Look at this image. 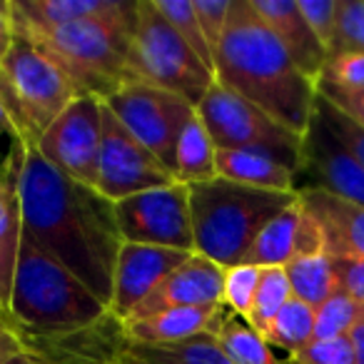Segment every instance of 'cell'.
I'll return each mask as SVG.
<instances>
[{"mask_svg": "<svg viewBox=\"0 0 364 364\" xmlns=\"http://www.w3.org/2000/svg\"><path fill=\"white\" fill-rule=\"evenodd\" d=\"M18 198L23 240L70 269L110 309L112 274L122 247L115 203L58 172L33 145H21Z\"/></svg>", "mask_w": 364, "mask_h": 364, "instance_id": "obj_1", "label": "cell"}, {"mask_svg": "<svg viewBox=\"0 0 364 364\" xmlns=\"http://www.w3.org/2000/svg\"><path fill=\"white\" fill-rule=\"evenodd\" d=\"M215 80L304 137L314 115L317 85L302 75L250 0H232L215 55Z\"/></svg>", "mask_w": 364, "mask_h": 364, "instance_id": "obj_2", "label": "cell"}, {"mask_svg": "<svg viewBox=\"0 0 364 364\" xmlns=\"http://www.w3.org/2000/svg\"><path fill=\"white\" fill-rule=\"evenodd\" d=\"M13 11V8H11ZM137 0H122L112 13L58 28L16 23V33L38 46L77 87L80 95L107 100L127 85V50L135 28Z\"/></svg>", "mask_w": 364, "mask_h": 364, "instance_id": "obj_3", "label": "cell"}, {"mask_svg": "<svg viewBox=\"0 0 364 364\" xmlns=\"http://www.w3.org/2000/svg\"><path fill=\"white\" fill-rule=\"evenodd\" d=\"M8 314L31 344L80 334L112 317L90 287L28 240L18 255Z\"/></svg>", "mask_w": 364, "mask_h": 364, "instance_id": "obj_4", "label": "cell"}, {"mask_svg": "<svg viewBox=\"0 0 364 364\" xmlns=\"http://www.w3.org/2000/svg\"><path fill=\"white\" fill-rule=\"evenodd\" d=\"M188 198L195 252L228 269L245 262V255L250 252L264 225L289 208L297 200V193L245 188L237 182L215 177L188 185Z\"/></svg>", "mask_w": 364, "mask_h": 364, "instance_id": "obj_5", "label": "cell"}, {"mask_svg": "<svg viewBox=\"0 0 364 364\" xmlns=\"http://www.w3.org/2000/svg\"><path fill=\"white\" fill-rule=\"evenodd\" d=\"M80 92L70 77L38 46L16 33L11 53L0 65V100L11 117L13 137L36 145Z\"/></svg>", "mask_w": 364, "mask_h": 364, "instance_id": "obj_6", "label": "cell"}, {"mask_svg": "<svg viewBox=\"0 0 364 364\" xmlns=\"http://www.w3.org/2000/svg\"><path fill=\"white\" fill-rule=\"evenodd\" d=\"M127 82H145L175 92L198 107L215 85V73L172 31L152 0H137L127 50Z\"/></svg>", "mask_w": 364, "mask_h": 364, "instance_id": "obj_7", "label": "cell"}, {"mask_svg": "<svg viewBox=\"0 0 364 364\" xmlns=\"http://www.w3.org/2000/svg\"><path fill=\"white\" fill-rule=\"evenodd\" d=\"M198 115L205 122L215 147L259 152L297 175L302 165V135L287 130L277 120L255 107L245 97L230 92L218 80L200 100Z\"/></svg>", "mask_w": 364, "mask_h": 364, "instance_id": "obj_8", "label": "cell"}, {"mask_svg": "<svg viewBox=\"0 0 364 364\" xmlns=\"http://www.w3.org/2000/svg\"><path fill=\"white\" fill-rule=\"evenodd\" d=\"M102 102L172 172L177 140L198 107L175 92L145 82H127Z\"/></svg>", "mask_w": 364, "mask_h": 364, "instance_id": "obj_9", "label": "cell"}, {"mask_svg": "<svg viewBox=\"0 0 364 364\" xmlns=\"http://www.w3.org/2000/svg\"><path fill=\"white\" fill-rule=\"evenodd\" d=\"M115 220L122 242L195 252L188 185L172 182L120 200L115 203Z\"/></svg>", "mask_w": 364, "mask_h": 364, "instance_id": "obj_10", "label": "cell"}, {"mask_svg": "<svg viewBox=\"0 0 364 364\" xmlns=\"http://www.w3.org/2000/svg\"><path fill=\"white\" fill-rule=\"evenodd\" d=\"M102 142V100L80 95L43 132L36 150L70 180L97 188Z\"/></svg>", "mask_w": 364, "mask_h": 364, "instance_id": "obj_11", "label": "cell"}, {"mask_svg": "<svg viewBox=\"0 0 364 364\" xmlns=\"http://www.w3.org/2000/svg\"><path fill=\"white\" fill-rule=\"evenodd\" d=\"M172 172L112 115L102 102V142L97 193L110 203H120L137 193L172 185Z\"/></svg>", "mask_w": 364, "mask_h": 364, "instance_id": "obj_12", "label": "cell"}, {"mask_svg": "<svg viewBox=\"0 0 364 364\" xmlns=\"http://www.w3.org/2000/svg\"><path fill=\"white\" fill-rule=\"evenodd\" d=\"M297 180H304L302 188L322 190L364 208V167L322 120L317 107L302 137V165Z\"/></svg>", "mask_w": 364, "mask_h": 364, "instance_id": "obj_13", "label": "cell"}, {"mask_svg": "<svg viewBox=\"0 0 364 364\" xmlns=\"http://www.w3.org/2000/svg\"><path fill=\"white\" fill-rule=\"evenodd\" d=\"M193 252L180 250L152 247V245L122 242L120 255L112 274L110 314L117 322L130 319V314L140 307V302L172 272L180 267Z\"/></svg>", "mask_w": 364, "mask_h": 364, "instance_id": "obj_14", "label": "cell"}, {"mask_svg": "<svg viewBox=\"0 0 364 364\" xmlns=\"http://www.w3.org/2000/svg\"><path fill=\"white\" fill-rule=\"evenodd\" d=\"M225 267L208 259L205 255L193 252L177 269H172L150 294L140 302V307L130 314V319H140L147 314L175 307H210L225 304ZM127 322V319H125Z\"/></svg>", "mask_w": 364, "mask_h": 364, "instance_id": "obj_15", "label": "cell"}, {"mask_svg": "<svg viewBox=\"0 0 364 364\" xmlns=\"http://www.w3.org/2000/svg\"><path fill=\"white\" fill-rule=\"evenodd\" d=\"M250 6L279 41V46L287 50L302 75H307L317 85L329 60V53L309 31L307 21L297 8V0H250Z\"/></svg>", "mask_w": 364, "mask_h": 364, "instance_id": "obj_16", "label": "cell"}, {"mask_svg": "<svg viewBox=\"0 0 364 364\" xmlns=\"http://www.w3.org/2000/svg\"><path fill=\"white\" fill-rule=\"evenodd\" d=\"M297 195L322 230L324 252L329 257L364 262V208L312 188L297 190Z\"/></svg>", "mask_w": 364, "mask_h": 364, "instance_id": "obj_17", "label": "cell"}, {"mask_svg": "<svg viewBox=\"0 0 364 364\" xmlns=\"http://www.w3.org/2000/svg\"><path fill=\"white\" fill-rule=\"evenodd\" d=\"M230 309L225 304H210V307H175L162 312L147 314L140 319L120 322L122 339L140 344H172L185 339L215 334Z\"/></svg>", "mask_w": 364, "mask_h": 364, "instance_id": "obj_18", "label": "cell"}, {"mask_svg": "<svg viewBox=\"0 0 364 364\" xmlns=\"http://www.w3.org/2000/svg\"><path fill=\"white\" fill-rule=\"evenodd\" d=\"M18 172H21V142L13 137L11 155H8V160H3V185H0V309H6V312L11 304L18 255H21L23 245Z\"/></svg>", "mask_w": 364, "mask_h": 364, "instance_id": "obj_19", "label": "cell"}, {"mask_svg": "<svg viewBox=\"0 0 364 364\" xmlns=\"http://www.w3.org/2000/svg\"><path fill=\"white\" fill-rule=\"evenodd\" d=\"M215 170L218 177L237 182L245 188L272 190V193H297V175L282 162L259 152L223 150L215 147Z\"/></svg>", "mask_w": 364, "mask_h": 364, "instance_id": "obj_20", "label": "cell"}, {"mask_svg": "<svg viewBox=\"0 0 364 364\" xmlns=\"http://www.w3.org/2000/svg\"><path fill=\"white\" fill-rule=\"evenodd\" d=\"M304 220V208L299 203V195L289 208H284L272 223L264 225L257 235L250 252L245 255L242 264L255 267H287L299 255V228Z\"/></svg>", "mask_w": 364, "mask_h": 364, "instance_id": "obj_21", "label": "cell"}, {"mask_svg": "<svg viewBox=\"0 0 364 364\" xmlns=\"http://www.w3.org/2000/svg\"><path fill=\"white\" fill-rule=\"evenodd\" d=\"M117 364H230L215 334L172 344H140L122 339Z\"/></svg>", "mask_w": 364, "mask_h": 364, "instance_id": "obj_22", "label": "cell"}, {"mask_svg": "<svg viewBox=\"0 0 364 364\" xmlns=\"http://www.w3.org/2000/svg\"><path fill=\"white\" fill-rule=\"evenodd\" d=\"M122 0H11L13 18L36 28H58L68 23L112 13Z\"/></svg>", "mask_w": 364, "mask_h": 364, "instance_id": "obj_23", "label": "cell"}, {"mask_svg": "<svg viewBox=\"0 0 364 364\" xmlns=\"http://www.w3.org/2000/svg\"><path fill=\"white\" fill-rule=\"evenodd\" d=\"M172 177L180 185H198V182H208L218 177V170H215V142L198 112L185 125L180 140H177Z\"/></svg>", "mask_w": 364, "mask_h": 364, "instance_id": "obj_24", "label": "cell"}, {"mask_svg": "<svg viewBox=\"0 0 364 364\" xmlns=\"http://www.w3.org/2000/svg\"><path fill=\"white\" fill-rule=\"evenodd\" d=\"M284 269H287L292 297L304 304H309L312 309H317L322 302H327V299L339 289L332 257H329L327 252L297 257V259H292Z\"/></svg>", "mask_w": 364, "mask_h": 364, "instance_id": "obj_25", "label": "cell"}, {"mask_svg": "<svg viewBox=\"0 0 364 364\" xmlns=\"http://www.w3.org/2000/svg\"><path fill=\"white\" fill-rule=\"evenodd\" d=\"M215 342L220 344L230 364H282L274 357L272 347L232 312H228V317L218 327Z\"/></svg>", "mask_w": 364, "mask_h": 364, "instance_id": "obj_26", "label": "cell"}, {"mask_svg": "<svg viewBox=\"0 0 364 364\" xmlns=\"http://www.w3.org/2000/svg\"><path fill=\"white\" fill-rule=\"evenodd\" d=\"M262 339L269 347L287 352V357L297 354L314 339V309L292 297L282 307V312L272 319Z\"/></svg>", "mask_w": 364, "mask_h": 364, "instance_id": "obj_27", "label": "cell"}, {"mask_svg": "<svg viewBox=\"0 0 364 364\" xmlns=\"http://www.w3.org/2000/svg\"><path fill=\"white\" fill-rule=\"evenodd\" d=\"M292 299V287H289L287 269L284 267H262L257 284V294H255L252 312L245 322L262 337L272 319L282 312L284 304Z\"/></svg>", "mask_w": 364, "mask_h": 364, "instance_id": "obj_28", "label": "cell"}, {"mask_svg": "<svg viewBox=\"0 0 364 364\" xmlns=\"http://www.w3.org/2000/svg\"><path fill=\"white\" fill-rule=\"evenodd\" d=\"M162 18L170 23V28L188 43V48L215 73V55L210 50L208 41H205V33L200 28L198 13H195L193 0H152Z\"/></svg>", "mask_w": 364, "mask_h": 364, "instance_id": "obj_29", "label": "cell"}, {"mask_svg": "<svg viewBox=\"0 0 364 364\" xmlns=\"http://www.w3.org/2000/svg\"><path fill=\"white\" fill-rule=\"evenodd\" d=\"M359 322H364V307H359L344 289H337L314 309V339L349 337Z\"/></svg>", "mask_w": 364, "mask_h": 364, "instance_id": "obj_30", "label": "cell"}, {"mask_svg": "<svg viewBox=\"0 0 364 364\" xmlns=\"http://www.w3.org/2000/svg\"><path fill=\"white\" fill-rule=\"evenodd\" d=\"M259 274H262V267H255V264H235V267L225 269L223 302L235 317L240 319L250 317L255 294H257Z\"/></svg>", "mask_w": 364, "mask_h": 364, "instance_id": "obj_31", "label": "cell"}, {"mask_svg": "<svg viewBox=\"0 0 364 364\" xmlns=\"http://www.w3.org/2000/svg\"><path fill=\"white\" fill-rule=\"evenodd\" d=\"M317 90L364 92V55L362 53H337L329 55Z\"/></svg>", "mask_w": 364, "mask_h": 364, "instance_id": "obj_32", "label": "cell"}, {"mask_svg": "<svg viewBox=\"0 0 364 364\" xmlns=\"http://www.w3.org/2000/svg\"><path fill=\"white\" fill-rule=\"evenodd\" d=\"M337 53H362L364 55V0H339L337 8Z\"/></svg>", "mask_w": 364, "mask_h": 364, "instance_id": "obj_33", "label": "cell"}, {"mask_svg": "<svg viewBox=\"0 0 364 364\" xmlns=\"http://www.w3.org/2000/svg\"><path fill=\"white\" fill-rule=\"evenodd\" d=\"M297 8L307 21L309 31L317 36L324 50L332 55L334 38H337V8L339 0H297Z\"/></svg>", "mask_w": 364, "mask_h": 364, "instance_id": "obj_34", "label": "cell"}, {"mask_svg": "<svg viewBox=\"0 0 364 364\" xmlns=\"http://www.w3.org/2000/svg\"><path fill=\"white\" fill-rule=\"evenodd\" d=\"M314 107H317V112L322 115V120L332 127L334 135L342 140V145L347 147V150L359 160V165L364 167V127L359 125L357 120H352L349 115H344L342 110H337V107H334L332 102L324 100L319 92H317Z\"/></svg>", "mask_w": 364, "mask_h": 364, "instance_id": "obj_35", "label": "cell"}, {"mask_svg": "<svg viewBox=\"0 0 364 364\" xmlns=\"http://www.w3.org/2000/svg\"><path fill=\"white\" fill-rule=\"evenodd\" d=\"M287 364H354V344L349 337L312 339L307 347L292 354Z\"/></svg>", "mask_w": 364, "mask_h": 364, "instance_id": "obj_36", "label": "cell"}, {"mask_svg": "<svg viewBox=\"0 0 364 364\" xmlns=\"http://www.w3.org/2000/svg\"><path fill=\"white\" fill-rule=\"evenodd\" d=\"M230 11H232V0H195V13L213 55H218V48L223 43Z\"/></svg>", "mask_w": 364, "mask_h": 364, "instance_id": "obj_37", "label": "cell"}, {"mask_svg": "<svg viewBox=\"0 0 364 364\" xmlns=\"http://www.w3.org/2000/svg\"><path fill=\"white\" fill-rule=\"evenodd\" d=\"M33 352L31 339L26 337L21 327L13 322V317L0 309V364H8L11 359L21 357V354Z\"/></svg>", "mask_w": 364, "mask_h": 364, "instance_id": "obj_38", "label": "cell"}, {"mask_svg": "<svg viewBox=\"0 0 364 364\" xmlns=\"http://www.w3.org/2000/svg\"><path fill=\"white\" fill-rule=\"evenodd\" d=\"M332 264H334L339 289H344L359 307H364V262H359V259L332 257Z\"/></svg>", "mask_w": 364, "mask_h": 364, "instance_id": "obj_39", "label": "cell"}, {"mask_svg": "<svg viewBox=\"0 0 364 364\" xmlns=\"http://www.w3.org/2000/svg\"><path fill=\"white\" fill-rule=\"evenodd\" d=\"M327 102H332L337 110L349 115L364 127V92H334V90H317Z\"/></svg>", "mask_w": 364, "mask_h": 364, "instance_id": "obj_40", "label": "cell"}, {"mask_svg": "<svg viewBox=\"0 0 364 364\" xmlns=\"http://www.w3.org/2000/svg\"><path fill=\"white\" fill-rule=\"evenodd\" d=\"M13 43H16V23H13L11 0H0V65L11 53Z\"/></svg>", "mask_w": 364, "mask_h": 364, "instance_id": "obj_41", "label": "cell"}, {"mask_svg": "<svg viewBox=\"0 0 364 364\" xmlns=\"http://www.w3.org/2000/svg\"><path fill=\"white\" fill-rule=\"evenodd\" d=\"M354 344V364H364V322H359L349 334Z\"/></svg>", "mask_w": 364, "mask_h": 364, "instance_id": "obj_42", "label": "cell"}, {"mask_svg": "<svg viewBox=\"0 0 364 364\" xmlns=\"http://www.w3.org/2000/svg\"><path fill=\"white\" fill-rule=\"evenodd\" d=\"M8 364H50L48 362L43 354H38L36 349L33 352H28V354H21V357H16V359H11Z\"/></svg>", "mask_w": 364, "mask_h": 364, "instance_id": "obj_43", "label": "cell"}, {"mask_svg": "<svg viewBox=\"0 0 364 364\" xmlns=\"http://www.w3.org/2000/svg\"><path fill=\"white\" fill-rule=\"evenodd\" d=\"M6 132L13 135V125H11V117H8V112H6V105H3V100H0V137L6 135Z\"/></svg>", "mask_w": 364, "mask_h": 364, "instance_id": "obj_44", "label": "cell"}, {"mask_svg": "<svg viewBox=\"0 0 364 364\" xmlns=\"http://www.w3.org/2000/svg\"><path fill=\"white\" fill-rule=\"evenodd\" d=\"M0 185H3V162H0Z\"/></svg>", "mask_w": 364, "mask_h": 364, "instance_id": "obj_45", "label": "cell"}]
</instances>
